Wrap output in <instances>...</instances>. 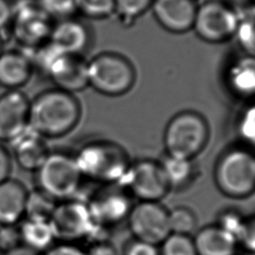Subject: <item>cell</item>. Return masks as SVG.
Here are the masks:
<instances>
[{"label":"cell","instance_id":"cell-3","mask_svg":"<svg viewBox=\"0 0 255 255\" xmlns=\"http://www.w3.org/2000/svg\"><path fill=\"white\" fill-rule=\"evenodd\" d=\"M213 180L219 192L231 199H244L255 193V151L242 145L227 147L218 156Z\"/></svg>","mask_w":255,"mask_h":255},{"label":"cell","instance_id":"cell-43","mask_svg":"<svg viewBox=\"0 0 255 255\" xmlns=\"http://www.w3.org/2000/svg\"><path fill=\"white\" fill-rule=\"evenodd\" d=\"M245 255H253V254H247V253H246V254H245Z\"/></svg>","mask_w":255,"mask_h":255},{"label":"cell","instance_id":"cell-38","mask_svg":"<svg viewBox=\"0 0 255 255\" xmlns=\"http://www.w3.org/2000/svg\"><path fill=\"white\" fill-rule=\"evenodd\" d=\"M12 4L8 0H0V34L9 28L12 19Z\"/></svg>","mask_w":255,"mask_h":255},{"label":"cell","instance_id":"cell-24","mask_svg":"<svg viewBox=\"0 0 255 255\" xmlns=\"http://www.w3.org/2000/svg\"><path fill=\"white\" fill-rule=\"evenodd\" d=\"M168 224L170 233L191 236L197 230L198 218L190 207L177 205L168 210Z\"/></svg>","mask_w":255,"mask_h":255},{"label":"cell","instance_id":"cell-15","mask_svg":"<svg viewBox=\"0 0 255 255\" xmlns=\"http://www.w3.org/2000/svg\"><path fill=\"white\" fill-rule=\"evenodd\" d=\"M49 41L64 53L84 55L92 43V33L83 21L74 16L57 20Z\"/></svg>","mask_w":255,"mask_h":255},{"label":"cell","instance_id":"cell-8","mask_svg":"<svg viewBox=\"0 0 255 255\" xmlns=\"http://www.w3.org/2000/svg\"><path fill=\"white\" fill-rule=\"evenodd\" d=\"M240 14L224 0H205L197 5L192 30L209 44H221L232 39L237 31Z\"/></svg>","mask_w":255,"mask_h":255},{"label":"cell","instance_id":"cell-35","mask_svg":"<svg viewBox=\"0 0 255 255\" xmlns=\"http://www.w3.org/2000/svg\"><path fill=\"white\" fill-rule=\"evenodd\" d=\"M42 255H87V252L76 243L56 242Z\"/></svg>","mask_w":255,"mask_h":255},{"label":"cell","instance_id":"cell-13","mask_svg":"<svg viewBox=\"0 0 255 255\" xmlns=\"http://www.w3.org/2000/svg\"><path fill=\"white\" fill-rule=\"evenodd\" d=\"M31 100L20 90L0 96V141H13L29 128Z\"/></svg>","mask_w":255,"mask_h":255},{"label":"cell","instance_id":"cell-23","mask_svg":"<svg viewBox=\"0 0 255 255\" xmlns=\"http://www.w3.org/2000/svg\"><path fill=\"white\" fill-rule=\"evenodd\" d=\"M57 202L38 187L28 190L24 218L49 221Z\"/></svg>","mask_w":255,"mask_h":255},{"label":"cell","instance_id":"cell-26","mask_svg":"<svg viewBox=\"0 0 255 255\" xmlns=\"http://www.w3.org/2000/svg\"><path fill=\"white\" fill-rule=\"evenodd\" d=\"M152 2L153 0H115V14L128 26L150 10Z\"/></svg>","mask_w":255,"mask_h":255},{"label":"cell","instance_id":"cell-17","mask_svg":"<svg viewBox=\"0 0 255 255\" xmlns=\"http://www.w3.org/2000/svg\"><path fill=\"white\" fill-rule=\"evenodd\" d=\"M10 143L16 163L25 171L35 172L38 170L51 152L47 139L30 128Z\"/></svg>","mask_w":255,"mask_h":255},{"label":"cell","instance_id":"cell-25","mask_svg":"<svg viewBox=\"0 0 255 255\" xmlns=\"http://www.w3.org/2000/svg\"><path fill=\"white\" fill-rule=\"evenodd\" d=\"M236 132L239 143L255 151V100L249 101L238 115Z\"/></svg>","mask_w":255,"mask_h":255},{"label":"cell","instance_id":"cell-42","mask_svg":"<svg viewBox=\"0 0 255 255\" xmlns=\"http://www.w3.org/2000/svg\"><path fill=\"white\" fill-rule=\"evenodd\" d=\"M252 1H253V4L255 5V0H252Z\"/></svg>","mask_w":255,"mask_h":255},{"label":"cell","instance_id":"cell-16","mask_svg":"<svg viewBox=\"0 0 255 255\" xmlns=\"http://www.w3.org/2000/svg\"><path fill=\"white\" fill-rule=\"evenodd\" d=\"M35 69L29 53L23 49H8L0 53V87L19 90L31 79Z\"/></svg>","mask_w":255,"mask_h":255},{"label":"cell","instance_id":"cell-5","mask_svg":"<svg viewBox=\"0 0 255 255\" xmlns=\"http://www.w3.org/2000/svg\"><path fill=\"white\" fill-rule=\"evenodd\" d=\"M56 242L78 243L86 240L89 243L107 239L106 229L99 227L90 212L86 199L73 197L58 201L49 219Z\"/></svg>","mask_w":255,"mask_h":255},{"label":"cell","instance_id":"cell-19","mask_svg":"<svg viewBox=\"0 0 255 255\" xmlns=\"http://www.w3.org/2000/svg\"><path fill=\"white\" fill-rule=\"evenodd\" d=\"M28 190L25 185L9 177L0 183V226L17 225L25 217Z\"/></svg>","mask_w":255,"mask_h":255},{"label":"cell","instance_id":"cell-32","mask_svg":"<svg viewBox=\"0 0 255 255\" xmlns=\"http://www.w3.org/2000/svg\"><path fill=\"white\" fill-rule=\"evenodd\" d=\"M244 217L245 216L240 214L238 211L228 209L220 213L216 224H218L219 226H221L222 228H224L225 230L233 234L237 239V235L243 224Z\"/></svg>","mask_w":255,"mask_h":255},{"label":"cell","instance_id":"cell-27","mask_svg":"<svg viewBox=\"0 0 255 255\" xmlns=\"http://www.w3.org/2000/svg\"><path fill=\"white\" fill-rule=\"evenodd\" d=\"M159 255H197L192 236L170 233L159 245Z\"/></svg>","mask_w":255,"mask_h":255},{"label":"cell","instance_id":"cell-21","mask_svg":"<svg viewBox=\"0 0 255 255\" xmlns=\"http://www.w3.org/2000/svg\"><path fill=\"white\" fill-rule=\"evenodd\" d=\"M21 244L44 253L56 243L49 221L23 218L18 224Z\"/></svg>","mask_w":255,"mask_h":255},{"label":"cell","instance_id":"cell-7","mask_svg":"<svg viewBox=\"0 0 255 255\" xmlns=\"http://www.w3.org/2000/svg\"><path fill=\"white\" fill-rule=\"evenodd\" d=\"M35 173L36 187L57 201L77 197L84 179L73 154L62 151H51Z\"/></svg>","mask_w":255,"mask_h":255},{"label":"cell","instance_id":"cell-31","mask_svg":"<svg viewBox=\"0 0 255 255\" xmlns=\"http://www.w3.org/2000/svg\"><path fill=\"white\" fill-rule=\"evenodd\" d=\"M237 241L239 248L244 249L247 254L255 255V213L244 217Z\"/></svg>","mask_w":255,"mask_h":255},{"label":"cell","instance_id":"cell-12","mask_svg":"<svg viewBox=\"0 0 255 255\" xmlns=\"http://www.w3.org/2000/svg\"><path fill=\"white\" fill-rule=\"evenodd\" d=\"M133 238L159 245L169 234L168 210L158 201H138L127 218Z\"/></svg>","mask_w":255,"mask_h":255},{"label":"cell","instance_id":"cell-20","mask_svg":"<svg viewBox=\"0 0 255 255\" xmlns=\"http://www.w3.org/2000/svg\"><path fill=\"white\" fill-rule=\"evenodd\" d=\"M226 85L235 97L255 100V57L243 55L231 62L226 70Z\"/></svg>","mask_w":255,"mask_h":255},{"label":"cell","instance_id":"cell-4","mask_svg":"<svg viewBox=\"0 0 255 255\" xmlns=\"http://www.w3.org/2000/svg\"><path fill=\"white\" fill-rule=\"evenodd\" d=\"M210 137L207 120L198 112L184 110L173 115L163 131L167 155L194 159L206 147Z\"/></svg>","mask_w":255,"mask_h":255},{"label":"cell","instance_id":"cell-40","mask_svg":"<svg viewBox=\"0 0 255 255\" xmlns=\"http://www.w3.org/2000/svg\"><path fill=\"white\" fill-rule=\"evenodd\" d=\"M227 4L233 7L239 14L241 10H246L251 6H254L252 0H224Z\"/></svg>","mask_w":255,"mask_h":255},{"label":"cell","instance_id":"cell-33","mask_svg":"<svg viewBox=\"0 0 255 255\" xmlns=\"http://www.w3.org/2000/svg\"><path fill=\"white\" fill-rule=\"evenodd\" d=\"M123 255H159L158 245L132 238L124 248Z\"/></svg>","mask_w":255,"mask_h":255},{"label":"cell","instance_id":"cell-6","mask_svg":"<svg viewBox=\"0 0 255 255\" xmlns=\"http://www.w3.org/2000/svg\"><path fill=\"white\" fill-rule=\"evenodd\" d=\"M89 87L101 95L121 97L135 85L136 71L132 63L116 52H102L88 61Z\"/></svg>","mask_w":255,"mask_h":255},{"label":"cell","instance_id":"cell-1","mask_svg":"<svg viewBox=\"0 0 255 255\" xmlns=\"http://www.w3.org/2000/svg\"><path fill=\"white\" fill-rule=\"evenodd\" d=\"M81 117L82 106L75 94L58 88L47 89L30 102L29 128L46 139L70 133Z\"/></svg>","mask_w":255,"mask_h":255},{"label":"cell","instance_id":"cell-9","mask_svg":"<svg viewBox=\"0 0 255 255\" xmlns=\"http://www.w3.org/2000/svg\"><path fill=\"white\" fill-rule=\"evenodd\" d=\"M11 34L23 50H33L49 41L54 25L52 19L36 0H20L12 4Z\"/></svg>","mask_w":255,"mask_h":255},{"label":"cell","instance_id":"cell-41","mask_svg":"<svg viewBox=\"0 0 255 255\" xmlns=\"http://www.w3.org/2000/svg\"><path fill=\"white\" fill-rule=\"evenodd\" d=\"M4 50V39L2 38L1 34H0V53Z\"/></svg>","mask_w":255,"mask_h":255},{"label":"cell","instance_id":"cell-22","mask_svg":"<svg viewBox=\"0 0 255 255\" xmlns=\"http://www.w3.org/2000/svg\"><path fill=\"white\" fill-rule=\"evenodd\" d=\"M170 190H182L188 187L196 177V165L193 159L165 156L159 161Z\"/></svg>","mask_w":255,"mask_h":255},{"label":"cell","instance_id":"cell-14","mask_svg":"<svg viewBox=\"0 0 255 255\" xmlns=\"http://www.w3.org/2000/svg\"><path fill=\"white\" fill-rule=\"evenodd\" d=\"M197 5L196 0H153L150 10L165 31L183 34L192 30Z\"/></svg>","mask_w":255,"mask_h":255},{"label":"cell","instance_id":"cell-36","mask_svg":"<svg viewBox=\"0 0 255 255\" xmlns=\"http://www.w3.org/2000/svg\"><path fill=\"white\" fill-rule=\"evenodd\" d=\"M87 255H118L115 246L108 239H99L90 242Z\"/></svg>","mask_w":255,"mask_h":255},{"label":"cell","instance_id":"cell-34","mask_svg":"<svg viewBox=\"0 0 255 255\" xmlns=\"http://www.w3.org/2000/svg\"><path fill=\"white\" fill-rule=\"evenodd\" d=\"M21 244L17 225L0 226V251L11 249Z\"/></svg>","mask_w":255,"mask_h":255},{"label":"cell","instance_id":"cell-2","mask_svg":"<svg viewBox=\"0 0 255 255\" xmlns=\"http://www.w3.org/2000/svg\"><path fill=\"white\" fill-rule=\"evenodd\" d=\"M73 156L83 178L101 184L120 183L131 162L121 144L104 138L85 142Z\"/></svg>","mask_w":255,"mask_h":255},{"label":"cell","instance_id":"cell-10","mask_svg":"<svg viewBox=\"0 0 255 255\" xmlns=\"http://www.w3.org/2000/svg\"><path fill=\"white\" fill-rule=\"evenodd\" d=\"M120 184L138 201L160 202L171 191L160 162L151 158L130 162Z\"/></svg>","mask_w":255,"mask_h":255},{"label":"cell","instance_id":"cell-11","mask_svg":"<svg viewBox=\"0 0 255 255\" xmlns=\"http://www.w3.org/2000/svg\"><path fill=\"white\" fill-rule=\"evenodd\" d=\"M132 197L120 184H102V187L91 194L86 202L95 223L110 229L127 220L131 206Z\"/></svg>","mask_w":255,"mask_h":255},{"label":"cell","instance_id":"cell-37","mask_svg":"<svg viewBox=\"0 0 255 255\" xmlns=\"http://www.w3.org/2000/svg\"><path fill=\"white\" fill-rule=\"evenodd\" d=\"M12 159L9 151L0 143V183L10 177Z\"/></svg>","mask_w":255,"mask_h":255},{"label":"cell","instance_id":"cell-44","mask_svg":"<svg viewBox=\"0 0 255 255\" xmlns=\"http://www.w3.org/2000/svg\"><path fill=\"white\" fill-rule=\"evenodd\" d=\"M0 252H1V251H0Z\"/></svg>","mask_w":255,"mask_h":255},{"label":"cell","instance_id":"cell-30","mask_svg":"<svg viewBox=\"0 0 255 255\" xmlns=\"http://www.w3.org/2000/svg\"><path fill=\"white\" fill-rule=\"evenodd\" d=\"M39 6L52 18L61 20L78 13L77 0H36Z\"/></svg>","mask_w":255,"mask_h":255},{"label":"cell","instance_id":"cell-28","mask_svg":"<svg viewBox=\"0 0 255 255\" xmlns=\"http://www.w3.org/2000/svg\"><path fill=\"white\" fill-rule=\"evenodd\" d=\"M234 37L245 55L255 57V13L240 15L239 25Z\"/></svg>","mask_w":255,"mask_h":255},{"label":"cell","instance_id":"cell-39","mask_svg":"<svg viewBox=\"0 0 255 255\" xmlns=\"http://www.w3.org/2000/svg\"><path fill=\"white\" fill-rule=\"evenodd\" d=\"M0 255H41V253H38L35 250L23 244H20L11 249L0 252Z\"/></svg>","mask_w":255,"mask_h":255},{"label":"cell","instance_id":"cell-18","mask_svg":"<svg viewBox=\"0 0 255 255\" xmlns=\"http://www.w3.org/2000/svg\"><path fill=\"white\" fill-rule=\"evenodd\" d=\"M192 239L197 255H237L240 249L236 237L216 223L197 229Z\"/></svg>","mask_w":255,"mask_h":255},{"label":"cell","instance_id":"cell-29","mask_svg":"<svg viewBox=\"0 0 255 255\" xmlns=\"http://www.w3.org/2000/svg\"><path fill=\"white\" fill-rule=\"evenodd\" d=\"M78 13L90 19H106L115 15V0H77Z\"/></svg>","mask_w":255,"mask_h":255}]
</instances>
